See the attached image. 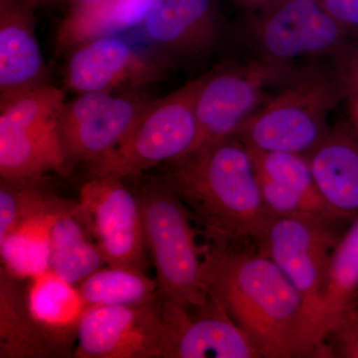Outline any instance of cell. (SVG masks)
<instances>
[{
  "label": "cell",
  "instance_id": "6da1fadb",
  "mask_svg": "<svg viewBox=\"0 0 358 358\" xmlns=\"http://www.w3.org/2000/svg\"><path fill=\"white\" fill-rule=\"evenodd\" d=\"M209 296L246 333L261 357H327L303 296L281 268L257 250L210 249Z\"/></svg>",
  "mask_w": 358,
  "mask_h": 358
},
{
  "label": "cell",
  "instance_id": "7a4b0ae2",
  "mask_svg": "<svg viewBox=\"0 0 358 358\" xmlns=\"http://www.w3.org/2000/svg\"><path fill=\"white\" fill-rule=\"evenodd\" d=\"M164 182L216 246L254 245L274 215L266 206L248 148L236 136L171 160Z\"/></svg>",
  "mask_w": 358,
  "mask_h": 358
},
{
  "label": "cell",
  "instance_id": "3957f363",
  "mask_svg": "<svg viewBox=\"0 0 358 358\" xmlns=\"http://www.w3.org/2000/svg\"><path fill=\"white\" fill-rule=\"evenodd\" d=\"M136 194L160 301L192 312L207 310L210 249L197 244L192 214L164 180L143 183Z\"/></svg>",
  "mask_w": 358,
  "mask_h": 358
},
{
  "label": "cell",
  "instance_id": "277c9868",
  "mask_svg": "<svg viewBox=\"0 0 358 358\" xmlns=\"http://www.w3.org/2000/svg\"><path fill=\"white\" fill-rule=\"evenodd\" d=\"M348 94V85L336 67L294 72L247 120L236 138L253 150L307 157L331 131L329 115Z\"/></svg>",
  "mask_w": 358,
  "mask_h": 358
},
{
  "label": "cell",
  "instance_id": "5b68a950",
  "mask_svg": "<svg viewBox=\"0 0 358 358\" xmlns=\"http://www.w3.org/2000/svg\"><path fill=\"white\" fill-rule=\"evenodd\" d=\"M64 94L45 84L1 106L0 176L7 180L42 179L67 166L59 122Z\"/></svg>",
  "mask_w": 358,
  "mask_h": 358
},
{
  "label": "cell",
  "instance_id": "8992f818",
  "mask_svg": "<svg viewBox=\"0 0 358 358\" xmlns=\"http://www.w3.org/2000/svg\"><path fill=\"white\" fill-rule=\"evenodd\" d=\"M202 80L150 103L121 143L88 166L90 178L136 176L192 152L197 138L195 100Z\"/></svg>",
  "mask_w": 358,
  "mask_h": 358
},
{
  "label": "cell",
  "instance_id": "52a82bcc",
  "mask_svg": "<svg viewBox=\"0 0 358 358\" xmlns=\"http://www.w3.org/2000/svg\"><path fill=\"white\" fill-rule=\"evenodd\" d=\"M251 32L261 59L284 66L301 58L334 59L355 44V33L322 0H265Z\"/></svg>",
  "mask_w": 358,
  "mask_h": 358
},
{
  "label": "cell",
  "instance_id": "ba28073f",
  "mask_svg": "<svg viewBox=\"0 0 358 358\" xmlns=\"http://www.w3.org/2000/svg\"><path fill=\"white\" fill-rule=\"evenodd\" d=\"M294 73L289 66L259 58L204 75L195 100L197 138L192 152L236 136L268 100L266 90L277 82H286Z\"/></svg>",
  "mask_w": 358,
  "mask_h": 358
},
{
  "label": "cell",
  "instance_id": "9c48e42d",
  "mask_svg": "<svg viewBox=\"0 0 358 358\" xmlns=\"http://www.w3.org/2000/svg\"><path fill=\"white\" fill-rule=\"evenodd\" d=\"M76 211L108 266L145 272L148 250L141 204L122 179L90 178Z\"/></svg>",
  "mask_w": 358,
  "mask_h": 358
},
{
  "label": "cell",
  "instance_id": "30bf717a",
  "mask_svg": "<svg viewBox=\"0 0 358 358\" xmlns=\"http://www.w3.org/2000/svg\"><path fill=\"white\" fill-rule=\"evenodd\" d=\"M336 227L313 219L274 216L256 244L257 251L281 268L303 296L320 334V294L329 257L341 237Z\"/></svg>",
  "mask_w": 358,
  "mask_h": 358
},
{
  "label": "cell",
  "instance_id": "8fae6325",
  "mask_svg": "<svg viewBox=\"0 0 358 358\" xmlns=\"http://www.w3.org/2000/svg\"><path fill=\"white\" fill-rule=\"evenodd\" d=\"M164 348L159 296L134 305L90 307L78 331L75 357L164 358Z\"/></svg>",
  "mask_w": 358,
  "mask_h": 358
},
{
  "label": "cell",
  "instance_id": "7c38bea8",
  "mask_svg": "<svg viewBox=\"0 0 358 358\" xmlns=\"http://www.w3.org/2000/svg\"><path fill=\"white\" fill-rule=\"evenodd\" d=\"M150 102L108 92L85 93L65 103L59 122L68 162L95 164L126 138Z\"/></svg>",
  "mask_w": 358,
  "mask_h": 358
},
{
  "label": "cell",
  "instance_id": "4fadbf2b",
  "mask_svg": "<svg viewBox=\"0 0 358 358\" xmlns=\"http://www.w3.org/2000/svg\"><path fill=\"white\" fill-rule=\"evenodd\" d=\"M162 313L164 358H262L246 333L211 298L210 307L197 317L187 308L164 301Z\"/></svg>",
  "mask_w": 358,
  "mask_h": 358
},
{
  "label": "cell",
  "instance_id": "5bb4252c",
  "mask_svg": "<svg viewBox=\"0 0 358 358\" xmlns=\"http://www.w3.org/2000/svg\"><path fill=\"white\" fill-rule=\"evenodd\" d=\"M248 150L261 195L273 215L313 219L336 226L348 222L322 197L307 157L253 148Z\"/></svg>",
  "mask_w": 358,
  "mask_h": 358
},
{
  "label": "cell",
  "instance_id": "9a60e30c",
  "mask_svg": "<svg viewBox=\"0 0 358 358\" xmlns=\"http://www.w3.org/2000/svg\"><path fill=\"white\" fill-rule=\"evenodd\" d=\"M76 47L68 64L66 83L77 93L136 88L154 83L164 74L159 61L115 36L99 37Z\"/></svg>",
  "mask_w": 358,
  "mask_h": 358
},
{
  "label": "cell",
  "instance_id": "2e32d148",
  "mask_svg": "<svg viewBox=\"0 0 358 358\" xmlns=\"http://www.w3.org/2000/svg\"><path fill=\"white\" fill-rule=\"evenodd\" d=\"M27 0H0V98L1 106L37 88L46 78V65Z\"/></svg>",
  "mask_w": 358,
  "mask_h": 358
},
{
  "label": "cell",
  "instance_id": "e0dca14e",
  "mask_svg": "<svg viewBox=\"0 0 358 358\" xmlns=\"http://www.w3.org/2000/svg\"><path fill=\"white\" fill-rule=\"evenodd\" d=\"M141 27L150 42L182 55L203 53L220 38L214 0H155Z\"/></svg>",
  "mask_w": 358,
  "mask_h": 358
},
{
  "label": "cell",
  "instance_id": "ac0fdd59",
  "mask_svg": "<svg viewBox=\"0 0 358 358\" xmlns=\"http://www.w3.org/2000/svg\"><path fill=\"white\" fill-rule=\"evenodd\" d=\"M306 157L327 204L352 222L358 217L357 134L345 124H338Z\"/></svg>",
  "mask_w": 358,
  "mask_h": 358
},
{
  "label": "cell",
  "instance_id": "d6986e66",
  "mask_svg": "<svg viewBox=\"0 0 358 358\" xmlns=\"http://www.w3.org/2000/svg\"><path fill=\"white\" fill-rule=\"evenodd\" d=\"M26 303L33 322L55 355H61L78 338L80 324L90 308L79 287L54 271L29 280Z\"/></svg>",
  "mask_w": 358,
  "mask_h": 358
},
{
  "label": "cell",
  "instance_id": "ffe728a7",
  "mask_svg": "<svg viewBox=\"0 0 358 358\" xmlns=\"http://www.w3.org/2000/svg\"><path fill=\"white\" fill-rule=\"evenodd\" d=\"M65 200L42 209L18 223L0 240L2 268L20 280L50 270L52 227Z\"/></svg>",
  "mask_w": 358,
  "mask_h": 358
},
{
  "label": "cell",
  "instance_id": "44dd1931",
  "mask_svg": "<svg viewBox=\"0 0 358 358\" xmlns=\"http://www.w3.org/2000/svg\"><path fill=\"white\" fill-rule=\"evenodd\" d=\"M155 0H102L95 6L70 10L61 22L58 42L74 47L103 36H114L143 24Z\"/></svg>",
  "mask_w": 358,
  "mask_h": 358
},
{
  "label": "cell",
  "instance_id": "7402d4cb",
  "mask_svg": "<svg viewBox=\"0 0 358 358\" xmlns=\"http://www.w3.org/2000/svg\"><path fill=\"white\" fill-rule=\"evenodd\" d=\"M358 296V217L352 221L329 257L320 294V324L324 343Z\"/></svg>",
  "mask_w": 358,
  "mask_h": 358
},
{
  "label": "cell",
  "instance_id": "603a6c76",
  "mask_svg": "<svg viewBox=\"0 0 358 358\" xmlns=\"http://www.w3.org/2000/svg\"><path fill=\"white\" fill-rule=\"evenodd\" d=\"M76 207L77 203L66 201L54 221L50 268L78 286L107 264L95 242L90 239Z\"/></svg>",
  "mask_w": 358,
  "mask_h": 358
},
{
  "label": "cell",
  "instance_id": "cb8c5ba5",
  "mask_svg": "<svg viewBox=\"0 0 358 358\" xmlns=\"http://www.w3.org/2000/svg\"><path fill=\"white\" fill-rule=\"evenodd\" d=\"M0 357H46L55 355L28 312L26 296L16 278L1 268L0 275Z\"/></svg>",
  "mask_w": 358,
  "mask_h": 358
},
{
  "label": "cell",
  "instance_id": "d4e9b609",
  "mask_svg": "<svg viewBox=\"0 0 358 358\" xmlns=\"http://www.w3.org/2000/svg\"><path fill=\"white\" fill-rule=\"evenodd\" d=\"M78 287L90 307L134 305L159 296L157 280L128 267L99 268Z\"/></svg>",
  "mask_w": 358,
  "mask_h": 358
},
{
  "label": "cell",
  "instance_id": "484cf974",
  "mask_svg": "<svg viewBox=\"0 0 358 358\" xmlns=\"http://www.w3.org/2000/svg\"><path fill=\"white\" fill-rule=\"evenodd\" d=\"M35 180H7L0 185V240L23 219L58 201Z\"/></svg>",
  "mask_w": 358,
  "mask_h": 358
},
{
  "label": "cell",
  "instance_id": "4316f807",
  "mask_svg": "<svg viewBox=\"0 0 358 358\" xmlns=\"http://www.w3.org/2000/svg\"><path fill=\"white\" fill-rule=\"evenodd\" d=\"M327 357L358 358V296L324 341Z\"/></svg>",
  "mask_w": 358,
  "mask_h": 358
},
{
  "label": "cell",
  "instance_id": "83f0119b",
  "mask_svg": "<svg viewBox=\"0 0 358 358\" xmlns=\"http://www.w3.org/2000/svg\"><path fill=\"white\" fill-rule=\"evenodd\" d=\"M327 10L338 22L355 33L358 32V0H322Z\"/></svg>",
  "mask_w": 358,
  "mask_h": 358
},
{
  "label": "cell",
  "instance_id": "f1b7e54d",
  "mask_svg": "<svg viewBox=\"0 0 358 358\" xmlns=\"http://www.w3.org/2000/svg\"><path fill=\"white\" fill-rule=\"evenodd\" d=\"M334 60L336 69L345 80L348 90H358V45L355 43L348 47Z\"/></svg>",
  "mask_w": 358,
  "mask_h": 358
},
{
  "label": "cell",
  "instance_id": "f546056e",
  "mask_svg": "<svg viewBox=\"0 0 358 358\" xmlns=\"http://www.w3.org/2000/svg\"><path fill=\"white\" fill-rule=\"evenodd\" d=\"M346 102H348V114L352 121V129L358 136V90H348Z\"/></svg>",
  "mask_w": 358,
  "mask_h": 358
},
{
  "label": "cell",
  "instance_id": "4dcf8cb0",
  "mask_svg": "<svg viewBox=\"0 0 358 358\" xmlns=\"http://www.w3.org/2000/svg\"><path fill=\"white\" fill-rule=\"evenodd\" d=\"M100 1H102V0H70L71 10L95 6V4Z\"/></svg>",
  "mask_w": 358,
  "mask_h": 358
},
{
  "label": "cell",
  "instance_id": "1f68e13d",
  "mask_svg": "<svg viewBox=\"0 0 358 358\" xmlns=\"http://www.w3.org/2000/svg\"><path fill=\"white\" fill-rule=\"evenodd\" d=\"M31 6H36L37 3H40V2L46 1V0H27Z\"/></svg>",
  "mask_w": 358,
  "mask_h": 358
},
{
  "label": "cell",
  "instance_id": "d6a6232c",
  "mask_svg": "<svg viewBox=\"0 0 358 358\" xmlns=\"http://www.w3.org/2000/svg\"><path fill=\"white\" fill-rule=\"evenodd\" d=\"M246 1L256 2V1H263V0H246ZM264 1H265V0H264Z\"/></svg>",
  "mask_w": 358,
  "mask_h": 358
}]
</instances>
